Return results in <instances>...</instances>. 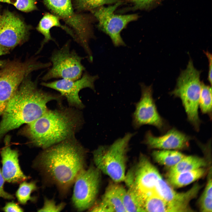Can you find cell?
<instances>
[{"instance_id":"cell-1","label":"cell","mask_w":212,"mask_h":212,"mask_svg":"<svg viewBox=\"0 0 212 212\" xmlns=\"http://www.w3.org/2000/svg\"><path fill=\"white\" fill-rule=\"evenodd\" d=\"M86 150L74 137L44 149L33 166L48 180L66 192L84 168Z\"/></svg>"},{"instance_id":"cell-2","label":"cell","mask_w":212,"mask_h":212,"mask_svg":"<svg viewBox=\"0 0 212 212\" xmlns=\"http://www.w3.org/2000/svg\"><path fill=\"white\" fill-rule=\"evenodd\" d=\"M62 97L60 95L39 89L36 82L31 80L23 83L10 100L2 115L0 141L9 131L40 117L48 110V102L59 100Z\"/></svg>"},{"instance_id":"cell-3","label":"cell","mask_w":212,"mask_h":212,"mask_svg":"<svg viewBox=\"0 0 212 212\" xmlns=\"http://www.w3.org/2000/svg\"><path fill=\"white\" fill-rule=\"evenodd\" d=\"M82 123L80 113L74 109L48 110L40 117L27 124L23 132L31 145L44 149L74 137Z\"/></svg>"},{"instance_id":"cell-4","label":"cell","mask_w":212,"mask_h":212,"mask_svg":"<svg viewBox=\"0 0 212 212\" xmlns=\"http://www.w3.org/2000/svg\"><path fill=\"white\" fill-rule=\"evenodd\" d=\"M136 133H127L124 137L117 139L111 144L100 146L93 152L96 167L114 182L118 183L125 180L129 143Z\"/></svg>"},{"instance_id":"cell-5","label":"cell","mask_w":212,"mask_h":212,"mask_svg":"<svg viewBox=\"0 0 212 212\" xmlns=\"http://www.w3.org/2000/svg\"><path fill=\"white\" fill-rule=\"evenodd\" d=\"M47 8L53 14L62 19L74 32L76 42L87 54L92 51L90 41L94 37L90 20L87 15L75 12L72 0H43Z\"/></svg>"},{"instance_id":"cell-6","label":"cell","mask_w":212,"mask_h":212,"mask_svg":"<svg viewBox=\"0 0 212 212\" xmlns=\"http://www.w3.org/2000/svg\"><path fill=\"white\" fill-rule=\"evenodd\" d=\"M70 44L68 41L53 52L50 57L51 67L42 77L44 82L59 78L75 80L82 77L85 70L82 63L84 57L71 50Z\"/></svg>"},{"instance_id":"cell-7","label":"cell","mask_w":212,"mask_h":212,"mask_svg":"<svg viewBox=\"0 0 212 212\" xmlns=\"http://www.w3.org/2000/svg\"><path fill=\"white\" fill-rule=\"evenodd\" d=\"M50 62H32L24 63L13 62L0 71V115L21 83L32 72L51 66Z\"/></svg>"},{"instance_id":"cell-8","label":"cell","mask_w":212,"mask_h":212,"mask_svg":"<svg viewBox=\"0 0 212 212\" xmlns=\"http://www.w3.org/2000/svg\"><path fill=\"white\" fill-rule=\"evenodd\" d=\"M202 82L196 77L186 75L179 78L170 95L181 100L187 120L196 131H198L201 123L198 109Z\"/></svg>"},{"instance_id":"cell-9","label":"cell","mask_w":212,"mask_h":212,"mask_svg":"<svg viewBox=\"0 0 212 212\" xmlns=\"http://www.w3.org/2000/svg\"><path fill=\"white\" fill-rule=\"evenodd\" d=\"M101 172L97 167L91 166L82 169L76 176L72 201L77 211H84L94 205L98 192Z\"/></svg>"},{"instance_id":"cell-10","label":"cell","mask_w":212,"mask_h":212,"mask_svg":"<svg viewBox=\"0 0 212 212\" xmlns=\"http://www.w3.org/2000/svg\"><path fill=\"white\" fill-rule=\"evenodd\" d=\"M141 96L139 101L135 103V110L132 114V124L135 129L144 125L155 127L162 133L169 128L168 122L159 114L155 100L153 97L152 85L147 86L143 83L140 84Z\"/></svg>"},{"instance_id":"cell-11","label":"cell","mask_w":212,"mask_h":212,"mask_svg":"<svg viewBox=\"0 0 212 212\" xmlns=\"http://www.w3.org/2000/svg\"><path fill=\"white\" fill-rule=\"evenodd\" d=\"M122 4L121 1H118L113 5L102 6L91 11L98 21L99 29L109 36L115 47L126 46L121 32L128 24L138 18L136 14H115V11Z\"/></svg>"},{"instance_id":"cell-12","label":"cell","mask_w":212,"mask_h":212,"mask_svg":"<svg viewBox=\"0 0 212 212\" xmlns=\"http://www.w3.org/2000/svg\"><path fill=\"white\" fill-rule=\"evenodd\" d=\"M98 78L97 75H92L85 72L76 80L61 79L50 82H43L41 85L58 92L62 97L66 98L70 106L81 109L84 105L79 96L80 91L87 88L95 91L94 83Z\"/></svg>"},{"instance_id":"cell-13","label":"cell","mask_w":212,"mask_h":212,"mask_svg":"<svg viewBox=\"0 0 212 212\" xmlns=\"http://www.w3.org/2000/svg\"><path fill=\"white\" fill-rule=\"evenodd\" d=\"M29 28L19 17L6 10L0 21V45L9 49L21 43L27 38Z\"/></svg>"},{"instance_id":"cell-14","label":"cell","mask_w":212,"mask_h":212,"mask_svg":"<svg viewBox=\"0 0 212 212\" xmlns=\"http://www.w3.org/2000/svg\"><path fill=\"white\" fill-rule=\"evenodd\" d=\"M135 173L131 184L142 196L145 199L156 194V188L158 180L162 177L156 168L145 155L141 154Z\"/></svg>"},{"instance_id":"cell-15","label":"cell","mask_w":212,"mask_h":212,"mask_svg":"<svg viewBox=\"0 0 212 212\" xmlns=\"http://www.w3.org/2000/svg\"><path fill=\"white\" fill-rule=\"evenodd\" d=\"M200 187L196 184L186 192L179 193L172 188L161 177L158 181L156 192L169 205L172 212L192 211L189 203L196 196Z\"/></svg>"},{"instance_id":"cell-16","label":"cell","mask_w":212,"mask_h":212,"mask_svg":"<svg viewBox=\"0 0 212 212\" xmlns=\"http://www.w3.org/2000/svg\"><path fill=\"white\" fill-rule=\"evenodd\" d=\"M191 136L173 127L160 136H154L150 130L147 131L142 143L150 149L180 150L187 149Z\"/></svg>"},{"instance_id":"cell-17","label":"cell","mask_w":212,"mask_h":212,"mask_svg":"<svg viewBox=\"0 0 212 212\" xmlns=\"http://www.w3.org/2000/svg\"><path fill=\"white\" fill-rule=\"evenodd\" d=\"M5 146L1 151L2 164L1 173L5 181L13 183H20L29 179L20 167L18 152L12 149L10 144V138L5 140Z\"/></svg>"},{"instance_id":"cell-18","label":"cell","mask_w":212,"mask_h":212,"mask_svg":"<svg viewBox=\"0 0 212 212\" xmlns=\"http://www.w3.org/2000/svg\"><path fill=\"white\" fill-rule=\"evenodd\" d=\"M60 19L59 16L53 14L46 13L40 20L37 29L43 35L44 39L42 42L39 51L49 41H52L56 42L55 41L52 37L50 32V29L53 27H60L76 42V38L73 31L68 26L62 24L60 22Z\"/></svg>"},{"instance_id":"cell-19","label":"cell","mask_w":212,"mask_h":212,"mask_svg":"<svg viewBox=\"0 0 212 212\" xmlns=\"http://www.w3.org/2000/svg\"><path fill=\"white\" fill-rule=\"evenodd\" d=\"M110 184L103 195L101 201L107 205L112 212H126L122 202V196L125 189L115 182Z\"/></svg>"},{"instance_id":"cell-20","label":"cell","mask_w":212,"mask_h":212,"mask_svg":"<svg viewBox=\"0 0 212 212\" xmlns=\"http://www.w3.org/2000/svg\"><path fill=\"white\" fill-rule=\"evenodd\" d=\"M206 170L203 168L168 175V184L175 188L181 187L187 185L202 177Z\"/></svg>"},{"instance_id":"cell-21","label":"cell","mask_w":212,"mask_h":212,"mask_svg":"<svg viewBox=\"0 0 212 212\" xmlns=\"http://www.w3.org/2000/svg\"><path fill=\"white\" fill-rule=\"evenodd\" d=\"M207 165V162L203 158L186 155L175 165L170 168L168 175L195 170Z\"/></svg>"},{"instance_id":"cell-22","label":"cell","mask_w":212,"mask_h":212,"mask_svg":"<svg viewBox=\"0 0 212 212\" xmlns=\"http://www.w3.org/2000/svg\"><path fill=\"white\" fill-rule=\"evenodd\" d=\"M125 191L122 202L126 212H144L143 201L132 186Z\"/></svg>"},{"instance_id":"cell-23","label":"cell","mask_w":212,"mask_h":212,"mask_svg":"<svg viewBox=\"0 0 212 212\" xmlns=\"http://www.w3.org/2000/svg\"><path fill=\"white\" fill-rule=\"evenodd\" d=\"M152 155L156 162L170 168L175 165L186 156L178 151L166 150H154Z\"/></svg>"},{"instance_id":"cell-24","label":"cell","mask_w":212,"mask_h":212,"mask_svg":"<svg viewBox=\"0 0 212 212\" xmlns=\"http://www.w3.org/2000/svg\"><path fill=\"white\" fill-rule=\"evenodd\" d=\"M143 208L144 212H172L169 205L156 194L145 198Z\"/></svg>"},{"instance_id":"cell-25","label":"cell","mask_w":212,"mask_h":212,"mask_svg":"<svg viewBox=\"0 0 212 212\" xmlns=\"http://www.w3.org/2000/svg\"><path fill=\"white\" fill-rule=\"evenodd\" d=\"M199 107L202 113L207 114L212 119V87L202 82Z\"/></svg>"},{"instance_id":"cell-26","label":"cell","mask_w":212,"mask_h":212,"mask_svg":"<svg viewBox=\"0 0 212 212\" xmlns=\"http://www.w3.org/2000/svg\"><path fill=\"white\" fill-rule=\"evenodd\" d=\"M37 189L35 181L27 182L25 181L20 183L16 193V196L19 202L25 205L29 200H34L31 197L32 193Z\"/></svg>"},{"instance_id":"cell-27","label":"cell","mask_w":212,"mask_h":212,"mask_svg":"<svg viewBox=\"0 0 212 212\" xmlns=\"http://www.w3.org/2000/svg\"><path fill=\"white\" fill-rule=\"evenodd\" d=\"M117 1V0H73L74 8L78 11H91L104 5L115 3Z\"/></svg>"},{"instance_id":"cell-28","label":"cell","mask_w":212,"mask_h":212,"mask_svg":"<svg viewBox=\"0 0 212 212\" xmlns=\"http://www.w3.org/2000/svg\"><path fill=\"white\" fill-rule=\"evenodd\" d=\"M37 0H0V2L13 5L18 9L24 12H29L37 9Z\"/></svg>"},{"instance_id":"cell-29","label":"cell","mask_w":212,"mask_h":212,"mask_svg":"<svg viewBox=\"0 0 212 212\" xmlns=\"http://www.w3.org/2000/svg\"><path fill=\"white\" fill-rule=\"evenodd\" d=\"M65 206L64 203L57 205L54 200L45 198L42 208L39 209V212H59L62 210Z\"/></svg>"},{"instance_id":"cell-30","label":"cell","mask_w":212,"mask_h":212,"mask_svg":"<svg viewBox=\"0 0 212 212\" xmlns=\"http://www.w3.org/2000/svg\"><path fill=\"white\" fill-rule=\"evenodd\" d=\"M133 5L134 9H146L150 7L160 0H127Z\"/></svg>"},{"instance_id":"cell-31","label":"cell","mask_w":212,"mask_h":212,"mask_svg":"<svg viewBox=\"0 0 212 212\" xmlns=\"http://www.w3.org/2000/svg\"><path fill=\"white\" fill-rule=\"evenodd\" d=\"M201 211L203 212H212V197L202 194L199 201Z\"/></svg>"},{"instance_id":"cell-32","label":"cell","mask_w":212,"mask_h":212,"mask_svg":"<svg viewBox=\"0 0 212 212\" xmlns=\"http://www.w3.org/2000/svg\"><path fill=\"white\" fill-rule=\"evenodd\" d=\"M5 181L0 168V198H1L7 199H14L13 195L4 190V187Z\"/></svg>"},{"instance_id":"cell-33","label":"cell","mask_w":212,"mask_h":212,"mask_svg":"<svg viewBox=\"0 0 212 212\" xmlns=\"http://www.w3.org/2000/svg\"><path fill=\"white\" fill-rule=\"evenodd\" d=\"M2 209L4 211L6 212H21L23 211V209L18 204L13 202L6 203Z\"/></svg>"},{"instance_id":"cell-34","label":"cell","mask_w":212,"mask_h":212,"mask_svg":"<svg viewBox=\"0 0 212 212\" xmlns=\"http://www.w3.org/2000/svg\"><path fill=\"white\" fill-rule=\"evenodd\" d=\"M204 53L208 59V70L207 79L211 86L212 84V54L208 51L204 52Z\"/></svg>"},{"instance_id":"cell-35","label":"cell","mask_w":212,"mask_h":212,"mask_svg":"<svg viewBox=\"0 0 212 212\" xmlns=\"http://www.w3.org/2000/svg\"><path fill=\"white\" fill-rule=\"evenodd\" d=\"M209 175L208 181L202 195L212 197L211 173Z\"/></svg>"},{"instance_id":"cell-36","label":"cell","mask_w":212,"mask_h":212,"mask_svg":"<svg viewBox=\"0 0 212 212\" xmlns=\"http://www.w3.org/2000/svg\"><path fill=\"white\" fill-rule=\"evenodd\" d=\"M9 50L0 45V56L8 53Z\"/></svg>"},{"instance_id":"cell-37","label":"cell","mask_w":212,"mask_h":212,"mask_svg":"<svg viewBox=\"0 0 212 212\" xmlns=\"http://www.w3.org/2000/svg\"><path fill=\"white\" fill-rule=\"evenodd\" d=\"M4 64V62L0 60V67L3 66Z\"/></svg>"},{"instance_id":"cell-38","label":"cell","mask_w":212,"mask_h":212,"mask_svg":"<svg viewBox=\"0 0 212 212\" xmlns=\"http://www.w3.org/2000/svg\"><path fill=\"white\" fill-rule=\"evenodd\" d=\"M1 15L0 14V21L1 18Z\"/></svg>"}]
</instances>
